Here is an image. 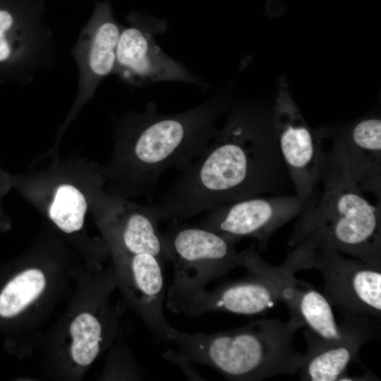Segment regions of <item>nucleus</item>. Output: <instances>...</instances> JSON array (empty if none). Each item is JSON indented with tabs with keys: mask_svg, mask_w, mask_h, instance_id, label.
I'll use <instances>...</instances> for the list:
<instances>
[{
	"mask_svg": "<svg viewBox=\"0 0 381 381\" xmlns=\"http://www.w3.org/2000/svg\"><path fill=\"white\" fill-rule=\"evenodd\" d=\"M87 208L86 199L78 188L61 184L49 206V217L61 231L71 234L83 227Z\"/></svg>",
	"mask_w": 381,
	"mask_h": 381,
	"instance_id": "obj_19",
	"label": "nucleus"
},
{
	"mask_svg": "<svg viewBox=\"0 0 381 381\" xmlns=\"http://www.w3.org/2000/svg\"><path fill=\"white\" fill-rule=\"evenodd\" d=\"M301 207L295 194L255 196L208 211L200 226L238 240L254 238L264 248L271 236L296 217Z\"/></svg>",
	"mask_w": 381,
	"mask_h": 381,
	"instance_id": "obj_11",
	"label": "nucleus"
},
{
	"mask_svg": "<svg viewBox=\"0 0 381 381\" xmlns=\"http://www.w3.org/2000/svg\"><path fill=\"white\" fill-rule=\"evenodd\" d=\"M273 111L280 153L303 207L319 186L326 154L323 138L307 123L287 92L279 93Z\"/></svg>",
	"mask_w": 381,
	"mask_h": 381,
	"instance_id": "obj_10",
	"label": "nucleus"
},
{
	"mask_svg": "<svg viewBox=\"0 0 381 381\" xmlns=\"http://www.w3.org/2000/svg\"><path fill=\"white\" fill-rule=\"evenodd\" d=\"M282 265L294 274L318 270L324 279V294L332 305L345 314L380 320L381 270L327 248H291Z\"/></svg>",
	"mask_w": 381,
	"mask_h": 381,
	"instance_id": "obj_6",
	"label": "nucleus"
},
{
	"mask_svg": "<svg viewBox=\"0 0 381 381\" xmlns=\"http://www.w3.org/2000/svg\"><path fill=\"white\" fill-rule=\"evenodd\" d=\"M166 260L174 267L166 303L174 313L210 282L239 267L236 238L201 226L175 225L161 233Z\"/></svg>",
	"mask_w": 381,
	"mask_h": 381,
	"instance_id": "obj_5",
	"label": "nucleus"
},
{
	"mask_svg": "<svg viewBox=\"0 0 381 381\" xmlns=\"http://www.w3.org/2000/svg\"><path fill=\"white\" fill-rule=\"evenodd\" d=\"M114 212L112 235L119 252L148 253L166 260L159 221L152 205L126 207Z\"/></svg>",
	"mask_w": 381,
	"mask_h": 381,
	"instance_id": "obj_17",
	"label": "nucleus"
},
{
	"mask_svg": "<svg viewBox=\"0 0 381 381\" xmlns=\"http://www.w3.org/2000/svg\"><path fill=\"white\" fill-rule=\"evenodd\" d=\"M163 356L168 361L176 364L186 376L192 380H202V377L192 368V362L175 353L171 349H168L163 353Z\"/></svg>",
	"mask_w": 381,
	"mask_h": 381,
	"instance_id": "obj_21",
	"label": "nucleus"
},
{
	"mask_svg": "<svg viewBox=\"0 0 381 381\" xmlns=\"http://www.w3.org/2000/svg\"><path fill=\"white\" fill-rule=\"evenodd\" d=\"M127 20L128 25L122 27L118 40L114 74L135 86L174 81L208 88V83L158 46L155 36L166 31L165 20L133 13Z\"/></svg>",
	"mask_w": 381,
	"mask_h": 381,
	"instance_id": "obj_7",
	"label": "nucleus"
},
{
	"mask_svg": "<svg viewBox=\"0 0 381 381\" xmlns=\"http://www.w3.org/2000/svg\"><path fill=\"white\" fill-rule=\"evenodd\" d=\"M0 2V83L24 86L54 65V35L37 13Z\"/></svg>",
	"mask_w": 381,
	"mask_h": 381,
	"instance_id": "obj_8",
	"label": "nucleus"
},
{
	"mask_svg": "<svg viewBox=\"0 0 381 381\" xmlns=\"http://www.w3.org/2000/svg\"><path fill=\"white\" fill-rule=\"evenodd\" d=\"M318 129L323 139H331L327 153L345 176L381 205L380 118L370 116L344 126Z\"/></svg>",
	"mask_w": 381,
	"mask_h": 381,
	"instance_id": "obj_12",
	"label": "nucleus"
},
{
	"mask_svg": "<svg viewBox=\"0 0 381 381\" xmlns=\"http://www.w3.org/2000/svg\"><path fill=\"white\" fill-rule=\"evenodd\" d=\"M1 182H0V193H1Z\"/></svg>",
	"mask_w": 381,
	"mask_h": 381,
	"instance_id": "obj_23",
	"label": "nucleus"
},
{
	"mask_svg": "<svg viewBox=\"0 0 381 381\" xmlns=\"http://www.w3.org/2000/svg\"><path fill=\"white\" fill-rule=\"evenodd\" d=\"M229 106L226 95L219 92L181 112L161 114L150 102L142 113L128 116L120 133L133 192L150 195L166 171L189 168L218 133L216 121Z\"/></svg>",
	"mask_w": 381,
	"mask_h": 381,
	"instance_id": "obj_2",
	"label": "nucleus"
},
{
	"mask_svg": "<svg viewBox=\"0 0 381 381\" xmlns=\"http://www.w3.org/2000/svg\"><path fill=\"white\" fill-rule=\"evenodd\" d=\"M109 4H99L80 31L71 53L78 69L75 108L92 97L101 81L114 73L116 52L122 29Z\"/></svg>",
	"mask_w": 381,
	"mask_h": 381,
	"instance_id": "obj_13",
	"label": "nucleus"
},
{
	"mask_svg": "<svg viewBox=\"0 0 381 381\" xmlns=\"http://www.w3.org/2000/svg\"><path fill=\"white\" fill-rule=\"evenodd\" d=\"M291 189L273 109L239 102L205 152L152 205L159 222L177 224L232 202Z\"/></svg>",
	"mask_w": 381,
	"mask_h": 381,
	"instance_id": "obj_1",
	"label": "nucleus"
},
{
	"mask_svg": "<svg viewBox=\"0 0 381 381\" xmlns=\"http://www.w3.org/2000/svg\"><path fill=\"white\" fill-rule=\"evenodd\" d=\"M377 333V325L367 318L350 336L326 341L305 329L308 349L298 371L301 380L341 381L361 348Z\"/></svg>",
	"mask_w": 381,
	"mask_h": 381,
	"instance_id": "obj_16",
	"label": "nucleus"
},
{
	"mask_svg": "<svg viewBox=\"0 0 381 381\" xmlns=\"http://www.w3.org/2000/svg\"><path fill=\"white\" fill-rule=\"evenodd\" d=\"M45 285V277L38 269L18 274L0 294V315L10 318L18 314L41 294Z\"/></svg>",
	"mask_w": 381,
	"mask_h": 381,
	"instance_id": "obj_18",
	"label": "nucleus"
},
{
	"mask_svg": "<svg viewBox=\"0 0 381 381\" xmlns=\"http://www.w3.org/2000/svg\"><path fill=\"white\" fill-rule=\"evenodd\" d=\"M242 267L271 284L279 300L287 306L289 314L298 317L306 330L321 339H345L364 322L365 318L362 315H345L344 321L339 325L335 319L332 303L325 294L309 284L297 279L294 273L282 265L274 266L267 263L255 248L246 253Z\"/></svg>",
	"mask_w": 381,
	"mask_h": 381,
	"instance_id": "obj_9",
	"label": "nucleus"
},
{
	"mask_svg": "<svg viewBox=\"0 0 381 381\" xmlns=\"http://www.w3.org/2000/svg\"><path fill=\"white\" fill-rule=\"evenodd\" d=\"M164 262L148 253L119 252L118 272L128 298L157 340L169 342L172 326L165 318Z\"/></svg>",
	"mask_w": 381,
	"mask_h": 381,
	"instance_id": "obj_14",
	"label": "nucleus"
},
{
	"mask_svg": "<svg viewBox=\"0 0 381 381\" xmlns=\"http://www.w3.org/2000/svg\"><path fill=\"white\" fill-rule=\"evenodd\" d=\"M70 331L73 339L71 348L73 360L81 366L90 365L100 351L102 341L100 321L90 313H83L72 321Z\"/></svg>",
	"mask_w": 381,
	"mask_h": 381,
	"instance_id": "obj_20",
	"label": "nucleus"
},
{
	"mask_svg": "<svg viewBox=\"0 0 381 381\" xmlns=\"http://www.w3.org/2000/svg\"><path fill=\"white\" fill-rule=\"evenodd\" d=\"M297 217L291 248H330L381 270V205L370 204L327 152L317 191Z\"/></svg>",
	"mask_w": 381,
	"mask_h": 381,
	"instance_id": "obj_3",
	"label": "nucleus"
},
{
	"mask_svg": "<svg viewBox=\"0 0 381 381\" xmlns=\"http://www.w3.org/2000/svg\"><path fill=\"white\" fill-rule=\"evenodd\" d=\"M278 4V0H267V8L270 12L273 11V8L277 7Z\"/></svg>",
	"mask_w": 381,
	"mask_h": 381,
	"instance_id": "obj_22",
	"label": "nucleus"
},
{
	"mask_svg": "<svg viewBox=\"0 0 381 381\" xmlns=\"http://www.w3.org/2000/svg\"><path fill=\"white\" fill-rule=\"evenodd\" d=\"M304 324L289 314L286 322L277 318L252 321L242 327L213 333H188L172 327L169 342L175 353L210 366L235 381H256L280 374L298 373L303 360L294 344L296 332Z\"/></svg>",
	"mask_w": 381,
	"mask_h": 381,
	"instance_id": "obj_4",
	"label": "nucleus"
},
{
	"mask_svg": "<svg viewBox=\"0 0 381 381\" xmlns=\"http://www.w3.org/2000/svg\"><path fill=\"white\" fill-rule=\"evenodd\" d=\"M205 289L190 298L178 313L198 317L210 312L255 315L274 308L280 301L274 287L258 274Z\"/></svg>",
	"mask_w": 381,
	"mask_h": 381,
	"instance_id": "obj_15",
	"label": "nucleus"
}]
</instances>
